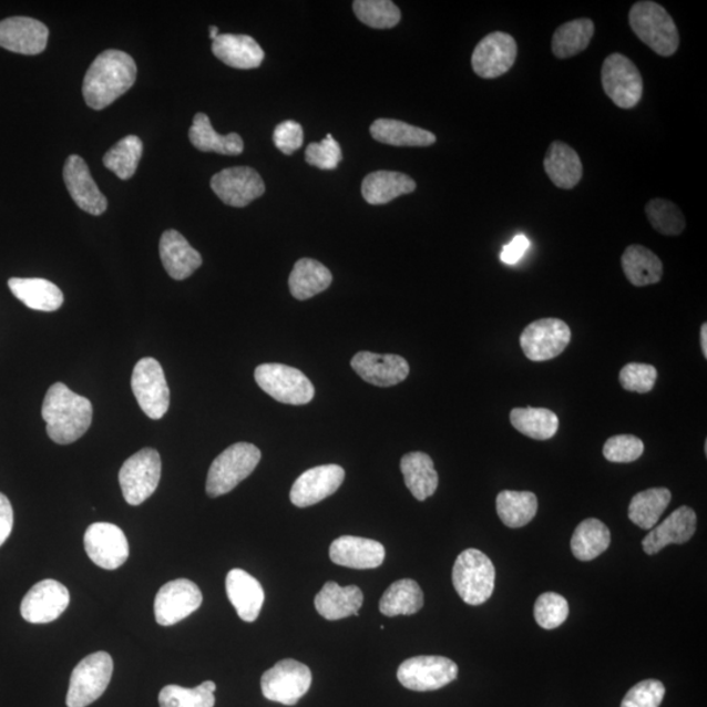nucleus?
Returning <instances> with one entry per match:
<instances>
[{
    "mask_svg": "<svg viewBox=\"0 0 707 707\" xmlns=\"http://www.w3.org/2000/svg\"><path fill=\"white\" fill-rule=\"evenodd\" d=\"M113 675L112 656L99 652L85 656L72 670L66 697L68 707H86L95 703L110 685Z\"/></svg>",
    "mask_w": 707,
    "mask_h": 707,
    "instance_id": "7",
    "label": "nucleus"
},
{
    "mask_svg": "<svg viewBox=\"0 0 707 707\" xmlns=\"http://www.w3.org/2000/svg\"><path fill=\"white\" fill-rule=\"evenodd\" d=\"M423 607V593L413 580H400L380 598L379 609L387 617L416 615Z\"/></svg>",
    "mask_w": 707,
    "mask_h": 707,
    "instance_id": "37",
    "label": "nucleus"
},
{
    "mask_svg": "<svg viewBox=\"0 0 707 707\" xmlns=\"http://www.w3.org/2000/svg\"><path fill=\"white\" fill-rule=\"evenodd\" d=\"M341 161V146L330 134L320 143L309 144L306 150V162L319 170L334 171Z\"/></svg>",
    "mask_w": 707,
    "mask_h": 707,
    "instance_id": "50",
    "label": "nucleus"
},
{
    "mask_svg": "<svg viewBox=\"0 0 707 707\" xmlns=\"http://www.w3.org/2000/svg\"><path fill=\"white\" fill-rule=\"evenodd\" d=\"M132 388L140 408L151 420H161L170 409L171 393L161 363L143 358L135 365Z\"/></svg>",
    "mask_w": 707,
    "mask_h": 707,
    "instance_id": "10",
    "label": "nucleus"
},
{
    "mask_svg": "<svg viewBox=\"0 0 707 707\" xmlns=\"http://www.w3.org/2000/svg\"><path fill=\"white\" fill-rule=\"evenodd\" d=\"M49 29L41 21L13 17L0 21V48L9 52L38 55L47 49Z\"/></svg>",
    "mask_w": 707,
    "mask_h": 707,
    "instance_id": "21",
    "label": "nucleus"
},
{
    "mask_svg": "<svg viewBox=\"0 0 707 707\" xmlns=\"http://www.w3.org/2000/svg\"><path fill=\"white\" fill-rule=\"evenodd\" d=\"M363 593L357 586L341 587L328 582L315 597V607L319 615L329 622L358 616L363 604Z\"/></svg>",
    "mask_w": 707,
    "mask_h": 707,
    "instance_id": "28",
    "label": "nucleus"
},
{
    "mask_svg": "<svg viewBox=\"0 0 707 707\" xmlns=\"http://www.w3.org/2000/svg\"><path fill=\"white\" fill-rule=\"evenodd\" d=\"M701 349L704 354V358H707V324H703L701 327Z\"/></svg>",
    "mask_w": 707,
    "mask_h": 707,
    "instance_id": "55",
    "label": "nucleus"
},
{
    "mask_svg": "<svg viewBox=\"0 0 707 707\" xmlns=\"http://www.w3.org/2000/svg\"><path fill=\"white\" fill-rule=\"evenodd\" d=\"M255 379L264 392L287 406H306L315 397V387L305 373L286 365L258 366Z\"/></svg>",
    "mask_w": 707,
    "mask_h": 707,
    "instance_id": "6",
    "label": "nucleus"
},
{
    "mask_svg": "<svg viewBox=\"0 0 707 707\" xmlns=\"http://www.w3.org/2000/svg\"><path fill=\"white\" fill-rule=\"evenodd\" d=\"M136 81L132 55L110 49L96 57L84 76L83 98L95 111H103L124 95Z\"/></svg>",
    "mask_w": 707,
    "mask_h": 707,
    "instance_id": "1",
    "label": "nucleus"
},
{
    "mask_svg": "<svg viewBox=\"0 0 707 707\" xmlns=\"http://www.w3.org/2000/svg\"><path fill=\"white\" fill-rule=\"evenodd\" d=\"M697 529V515L694 509L682 506L673 512L665 522L655 525L642 541L646 554H656L670 544H685L694 537Z\"/></svg>",
    "mask_w": 707,
    "mask_h": 707,
    "instance_id": "24",
    "label": "nucleus"
},
{
    "mask_svg": "<svg viewBox=\"0 0 707 707\" xmlns=\"http://www.w3.org/2000/svg\"><path fill=\"white\" fill-rule=\"evenodd\" d=\"M162 478L161 454L153 449H143L122 465L119 480L125 501L140 506L155 493Z\"/></svg>",
    "mask_w": 707,
    "mask_h": 707,
    "instance_id": "8",
    "label": "nucleus"
},
{
    "mask_svg": "<svg viewBox=\"0 0 707 707\" xmlns=\"http://www.w3.org/2000/svg\"><path fill=\"white\" fill-rule=\"evenodd\" d=\"M164 269L176 280L189 278L202 265L199 252L176 229H168L161 237L158 244Z\"/></svg>",
    "mask_w": 707,
    "mask_h": 707,
    "instance_id": "26",
    "label": "nucleus"
},
{
    "mask_svg": "<svg viewBox=\"0 0 707 707\" xmlns=\"http://www.w3.org/2000/svg\"><path fill=\"white\" fill-rule=\"evenodd\" d=\"M63 180L71 198L83 212L95 216L106 212L107 199L100 192L83 157L79 155L68 157L64 163Z\"/></svg>",
    "mask_w": 707,
    "mask_h": 707,
    "instance_id": "20",
    "label": "nucleus"
},
{
    "mask_svg": "<svg viewBox=\"0 0 707 707\" xmlns=\"http://www.w3.org/2000/svg\"><path fill=\"white\" fill-rule=\"evenodd\" d=\"M645 444L634 436H615L605 442L604 458L611 463H633L644 454Z\"/></svg>",
    "mask_w": 707,
    "mask_h": 707,
    "instance_id": "48",
    "label": "nucleus"
},
{
    "mask_svg": "<svg viewBox=\"0 0 707 707\" xmlns=\"http://www.w3.org/2000/svg\"><path fill=\"white\" fill-rule=\"evenodd\" d=\"M47 432L57 444H71L81 439L92 423V403L63 382L49 388L42 403Z\"/></svg>",
    "mask_w": 707,
    "mask_h": 707,
    "instance_id": "2",
    "label": "nucleus"
},
{
    "mask_svg": "<svg viewBox=\"0 0 707 707\" xmlns=\"http://www.w3.org/2000/svg\"><path fill=\"white\" fill-rule=\"evenodd\" d=\"M143 155V143L136 135H127L115 143L103 158L105 167L121 180H129L135 175Z\"/></svg>",
    "mask_w": 707,
    "mask_h": 707,
    "instance_id": "43",
    "label": "nucleus"
},
{
    "mask_svg": "<svg viewBox=\"0 0 707 707\" xmlns=\"http://www.w3.org/2000/svg\"><path fill=\"white\" fill-rule=\"evenodd\" d=\"M518 45L509 33L493 32L483 38L472 54V68L483 79H495L514 66Z\"/></svg>",
    "mask_w": 707,
    "mask_h": 707,
    "instance_id": "18",
    "label": "nucleus"
},
{
    "mask_svg": "<svg viewBox=\"0 0 707 707\" xmlns=\"http://www.w3.org/2000/svg\"><path fill=\"white\" fill-rule=\"evenodd\" d=\"M458 675L457 663L444 656H414L397 670L402 687L414 691L438 690L457 680Z\"/></svg>",
    "mask_w": 707,
    "mask_h": 707,
    "instance_id": "12",
    "label": "nucleus"
},
{
    "mask_svg": "<svg viewBox=\"0 0 707 707\" xmlns=\"http://www.w3.org/2000/svg\"><path fill=\"white\" fill-rule=\"evenodd\" d=\"M568 603L564 596L545 593L539 596L535 604L536 623L546 631H553L566 622Z\"/></svg>",
    "mask_w": 707,
    "mask_h": 707,
    "instance_id": "47",
    "label": "nucleus"
},
{
    "mask_svg": "<svg viewBox=\"0 0 707 707\" xmlns=\"http://www.w3.org/2000/svg\"><path fill=\"white\" fill-rule=\"evenodd\" d=\"M204 601L196 583L176 580L164 584L155 597L156 623L162 626L176 625L196 612Z\"/></svg>",
    "mask_w": 707,
    "mask_h": 707,
    "instance_id": "14",
    "label": "nucleus"
},
{
    "mask_svg": "<svg viewBox=\"0 0 707 707\" xmlns=\"http://www.w3.org/2000/svg\"><path fill=\"white\" fill-rule=\"evenodd\" d=\"M189 140L193 146L202 153L236 156L244 151V142L239 134L221 135L216 133L211 119L205 113L194 115L193 125L189 129Z\"/></svg>",
    "mask_w": 707,
    "mask_h": 707,
    "instance_id": "33",
    "label": "nucleus"
},
{
    "mask_svg": "<svg viewBox=\"0 0 707 707\" xmlns=\"http://www.w3.org/2000/svg\"><path fill=\"white\" fill-rule=\"evenodd\" d=\"M646 215L652 226L665 236L682 235L687 226L680 208L667 199L655 198L648 202Z\"/></svg>",
    "mask_w": 707,
    "mask_h": 707,
    "instance_id": "46",
    "label": "nucleus"
},
{
    "mask_svg": "<svg viewBox=\"0 0 707 707\" xmlns=\"http://www.w3.org/2000/svg\"><path fill=\"white\" fill-rule=\"evenodd\" d=\"M312 685V673L306 665L285 659L266 670L262 677V689L269 701L294 706L307 695Z\"/></svg>",
    "mask_w": 707,
    "mask_h": 707,
    "instance_id": "9",
    "label": "nucleus"
},
{
    "mask_svg": "<svg viewBox=\"0 0 707 707\" xmlns=\"http://www.w3.org/2000/svg\"><path fill=\"white\" fill-rule=\"evenodd\" d=\"M262 460V451L250 443H236L213 461L207 474L206 493L216 498L228 494L249 478Z\"/></svg>",
    "mask_w": 707,
    "mask_h": 707,
    "instance_id": "4",
    "label": "nucleus"
},
{
    "mask_svg": "<svg viewBox=\"0 0 707 707\" xmlns=\"http://www.w3.org/2000/svg\"><path fill=\"white\" fill-rule=\"evenodd\" d=\"M70 593L66 586L54 580L35 583L21 602V616L27 623L49 624L68 609Z\"/></svg>",
    "mask_w": 707,
    "mask_h": 707,
    "instance_id": "16",
    "label": "nucleus"
},
{
    "mask_svg": "<svg viewBox=\"0 0 707 707\" xmlns=\"http://www.w3.org/2000/svg\"><path fill=\"white\" fill-rule=\"evenodd\" d=\"M212 189L222 202L233 207H245L265 193L259 173L249 167L223 170L212 178Z\"/></svg>",
    "mask_w": 707,
    "mask_h": 707,
    "instance_id": "17",
    "label": "nucleus"
},
{
    "mask_svg": "<svg viewBox=\"0 0 707 707\" xmlns=\"http://www.w3.org/2000/svg\"><path fill=\"white\" fill-rule=\"evenodd\" d=\"M403 481L416 500L426 501L434 495L439 485V475L434 461L428 453L410 452L401 459Z\"/></svg>",
    "mask_w": 707,
    "mask_h": 707,
    "instance_id": "32",
    "label": "nucleus"
},
{
    "mask_svg": "<svg viewBox=\"0 0 707 707\" xmlns=\"http://www.w3.org/2000/svg\"><path fill=\"white\" fill-rule=\"evenodd\" d=\"M665 695V685L659 680H644L627 691L622 707H660Z\"/></svg>",
    "mask_w": 707,
    "mask_h": 707,
    "instance_id": "51",
    "label": "nucleus"
},
{
    "mask_svg": "<svg viewBox=\"0 0 707 707\" xmlns=\"http://www.w3.org/2000/svg\"><path fill=\"white\" fill-rule=\"evenodd\" d=\"M537 496L531 492L503 490L496 496V512L504 525L522 529L537 514Z\"/></svg>",
    "mask_w": 707,
    "mask_h": 707,
    "instance_id": "39",
    "label": "nucleus"
},
{
    "mask_svg": "<svg viewBox=\"0 0 707 707\" xmlns=\"http://www.w3.org/2000/svg\"><path fill=\"white\" fill-rule=\"evenodd\" d=\"M226 591L230 604L243 622H256L265 601L262 583L244 570L234 568L227 574Z\"/></svg>",
    "mask_w": 707,
    "mask_h": 707,
    "instance_id": "25",
    "label": "nucleus"
},
{
    "mask_svg": "<svg viewBox=\"0 0 707 707\" xmlns=\"http://www.w3.org/2000/svg\"><path fill=\"white\" fill-rule=\"evenodd\" d=\"M595 24L590 19H576L561 25L553 34V54L560 60L584 52L593 40Z\"/></svg>",
    "mask_w": 707,
    "mask_h": 707,
    "instance_id": "41",
    "label": "nucleus"
},
{
    "mask_svg": "<svg viewBox=\"0 0 707 707\" xmlns=\"http://www.w3.org/2000/svg\"><path fill=\"white\" fill-rule=\"evenodd\" d=\"M544 168L552 183L561 189H573L583 176L581 157L568 144L555 141L547 148Z\"/></svg>",
    "mask_w": 707,
    "mask_h": 707,
    "instance_id": "30",
    "label": "nucleus"
},
{
    "mask_svg": "<svg viewBox=\"0 0 707 707\" xmlns=\"http://www.w3.org/2000/svg\"><path fill=\"white\" fill-rule=\"evenodd\" d=\"M602 84L605 95L622 110L637 106L644 93V81L636 64L618 53L611 54L604 61Z\"/></svg>",
    "mask_w": 707,
    "mask_h": 707,
    "instance_id": "11",
    "label": "nucleus"
},
{
    "mask_svg": "<svg viewBox=\"0 0 707 707\" xmlns=\"http://www.w3.org/2000/svg\"><path fill=\"white\" fill-rule=\"evenodd\" d=\"M609 545L608 526L597 519H586L574 531L572 552L576 560L593 561L607 551Z\"/></svg>",
    "mask_w": 707,
    "mask_h": 707,
    "instance_id": "40",
    "label": "nucleus"
},
{
    "mask_svg": "<svg viewBox=\"0 0 707 707\" xmlns=\"http://www.w3.org/2000/svg\"><path fill=\"white\" fill-rule=\"evenodd\" d=\"M86 555L93 564L105 570H115L129 559V543L120 526L112 523H95L84 535Z\"/></svg>",
    "mask_w": 707,
    "mask_h": 707,
    "instance_id": "15",
    "label": "nucleus"
},
{
    "mask_svg": "<svg viewBox=\"0 0 707 707\" xmlns=\"http://www.w3.org/2000/svg\"><path fill=\"white\" fill-rule=\"evenodd\" d=\"M212 50L219 61L239 70L257 69L265 58L263 48L247 34H219Z\"/></svg>",
    "mask_w": 707,
    "mask_h": 707,
    "instance_id": "27",
    "label": "nucleus"
},
{
    "mask_svg": "<svg viewBox=\"0 0 707 707\" xmlns=\"http://www.w3.org/2000/svg\"><path fill=\"white\" fill-rule=\"evenodd\" d=\"M329 557L338 566L357 570L377 568L386 560V547L379 541L342 536L331 543Z\"/></svg>",
    "mask_w": 707,
    "mask_h": 707,
    "instance_id": "23",
    "label": "nucleus"
},
{
    "mask_svg": "<svg viewBox=\"0 0 707 707\" xmlns=\"http://www.w3.org/2000/svg\"><path fill=\"white\" fill-rule=\"evenodd\" d=\"M572 341V330L560 319H540L530 324L521 336L524 356L532 362H546L561 356Z\"/></svg>",
    "mask_w": 707,
    "mask_h": 707,
    "instance_id": "13",
    "label": "nucleus"
},
{
    "mask_svg": "<svg viewBox=\"0 0 707 707\" xmlns=\"http://www.w3.org/2000/svg\"><path fill=\"white\" fill-rule=\"evenodd\" d=\"M216 684L205 682L197 688H184L178 685H167L158 695L161 707H214Z\"/></svg>",
    "mask_w": 707,
    "mask_h": 707,
    "instance_id": "44",
    "label": "nucleus"
},
{
    "mask_svg": "<svg viewBox=\"0 0 707 707\" xmlns=\"http://www.w3.org/2000/svg\"><path fill=\"white\" fill-rule=\"evenodd\" d=\"M370 132L375 141L396 147H429L437 142V136L429 130L397 120L379 119Z\"/></svg>",
    "mask_w": 707,
    "mask_h": 707,
    "instance_id": "34",
    "label": "nucleus"
},
{
    "mask_svg": "<svg viewBox=\"0 0 707 707\" xmlns=\"http://www.w3.org/2000/svg\"><path fill=\"white\" fill-rule=\"evenodd\" d=\"M351 367L365 381L382 388L400 385L410 372L407 359L396 354L360 351L351 359Z\"/></svg>",
    "mask_w": 707,
    "mask_h": 707,
    "instance_id": "22",
    "label": "nucleus"
},
{
    "mask_svg": "<svg viewBox=\"0 0 707 707\" xmlns=\"http://www.w3.org/2000/svg\"><path fill=\"white\" fill-rule=\"evenodd\" d=\"M334 276L321 263L312 258H301L295 264L288 278V286L295 299L307 300L327 290Z\"/></svg>",
    "mask_w": 707,
    "mask_h": 707,
    "instance_id": "35",
    "label": "nucleus"
},
{
    "mask_svg": "<svg viewBox=\"0 0 707 707\" xmlns=\"http://www.w3.org/2000/svg\"><path fill=\"white\" fill-rule=\"evenodd\" d=\"M13 529L12 504L4 494L0 493V546L10 537Z\"/></svg>",
    "mask_w": 707,
    "mask_h": 707,
    "instance_id": "53",
    "label": "nucleus"
},
{
    "mask_svg": "<svg viewBox=\"0 0 707 707\" xmlns=\"http://www.w3.org/2000/svg\"><path fill=\"white\" fill-rule=\"evenodd\" d=\"M510 421L523 436L535 440L552 439L559 431V417L544 408H515L511 410Z\"/></svg>",
    "mask_w": 707,
    "mask_h": 707,
    "instance_id": "42",
    "label": "nucleus"
},
{
    "mask_svg": "<svg viewBox=\"0 0 707 707\" xmlns=\"http://www.w3.org/2000/svg\"><path fill=\"white\" fill-rule=\"evenodd\" d=\"M618 379L626 391L645 395L653 391L658 370L652 365L629 363L619 372Z\"/></svg>",
    "mask_w": 707,
    "mask_h": 707,
    "instance_id": "49",
    "label": "nucleus"
},
{
    "mask_svg": "<svg viewBox=\"0 0 707 707\" xmlns=\"http://www.w3.org/2000/svg\"><path fill=\"white\" fill-rule=\"evenodd\" d=\"M352 10L363 24L375 29L393 28L401 20L399 7L391 0H357Z\"/></svg>",
    "mask_w": 707,
    "mask_h": 707,
    "instance_id": "45",
    "label": "nucleus"
},
{
    "mask_svg": "<svg viewBox=\"0 0 707 707\" xmlns=\"http://www.w3.org/2000/svg\"><path fill=\"white\" fill-rule=\"evenodd\" d=\"M670 500H673V494L667 488L647 489L633 496L627 516L639 529L650 531L660 521Z\"/></svg>",
    "mask_w": 707,
    "mask_h": 707,
    "instance_id": "38",
    "label": "nucleus"
},
{
    "mask_svg": "<svg viewBox=\"0 0 707 707\" xmlns=\"http://www.w3.org/2000/svg\"><path fill=\"white\" fill-rule=\"evenodd\" d=\"M273 141L280 153L293 155L303 146L305 133H303V127L298 122L285 121L274 130Z\"/></svg>",
    "mask_w": 707,
    "mask_h": 707,
    "instance_id": "52",
    "label": "nucleus"
},
{
    "mask_svg": "<svg viewBox=\"0 0 707 707\" xmlns=\"http://www.w3.org/2000/svg\"><path fill=\"white\" fill-rule=\"evenodd\" d=\"M208 31H211V39L214 41L216 38H218L219 35V29L218 27H211V29H208Z\"/></svg>",
    "mask_w": 707,
    "mask_h": 707,
    "instance_id": "56",
    "label": "nucleus"
},
{
    "mask_svg": "<svg viewBox=\"0 0 707 707\" xmlns=\"http://www.w3.org/2000/svg\"><path fill=\"white\" fill-rule=\"evenodd\" d=\"M530 248V240L524 235H518L514 240L504 247L502 250V263L508 265H514L521 259L526 249Z\"/></svg>",
    "mask_w": 707,
    "mask_h": 707,
    "instance_id": "54",
    "label": "nucleus"
},
{
    "mask_svg": "<svg viewBox=\"0 0 707 707\" xmlns=\"http://www.w3.org/2000/svg\"><path fill=\"white\" fill-rule=\"evenodd\" d=\"M345 480L344 468L336 464L308 469L295 481L290 500L295 506L305 509L314 506L328 496L334 495Z\"/></svg>",
    "mask_w": 707,
    "mask_h": 707,
    "instance_id": "19",
    "label": "nucleus"
},
{
    "mask_svg": "<svg viewBox=\"0 0 707 707\" xmlns=\"http://www.w3.org/2000/svg\"><path fill=\"white\" fill-rule=\"evenodd\" d=\"M622 265L627 280L637 287L658 284L663 277L660 258L644 245L634 244L627 247Z\"/></svg>",
    "mask_w": 707,
    "mask_h": 707,
    "instance_id": "36",
    "label": "nucleus"
},
{
    "mask_svg": "<svg viewBox=\"0 0 707 707\" xmlns=\"http://www.w3.org/2000/svg\"><path fill=\"white\" fill-rule=\"evenodd\" d=\"M629 23L637 38L656 54L670 57L679 49V31L665 7L650 0L637 2L629 12Z\"/></svg>",
    "mask_w": 707,
    "mask_h": 707,
    "instance_id": "3",
    "label": "nucleus"
},
{
    "mask_svg": "<svg viewBox=\"0 0 707 707\" xmlns=\"http://www.w3.org/2000/svg\"><path fill=\"white\" fill-rule=\"evenodd\" d=\"M417 184L401 172L377 171L367 175L362 183V196L370 205H386L403 194L413 193Z\"/></svg>",
    "mask_w": 707,
    "mask_h": 707,
    "instance_id": "31",
    "label": "nucleus"
},
{
    "mask_svg": "<svg viewBox=\"0 0 707 707\" xmlns=\"http://www.w3.org/2000/svg\"><path fill=\"white\" fill-rule=\"evenodd\" d=\"M453 587L469 605H481L494 593L495 567L486 554L467 550L459 554L452 570Z\"/></svg>",
    "mask_w": 707,
    "mask_h": 707,
    "instance_id": "5",
    "label": "nucleus"
},
{
    "mask_svg": "<svg viewBox=\"0 0 707 707\" xmlns=\"http://www.w3.org/2000/svg\"><path fill=\"white\" fill-rule=\"evenodd\" d=\"M9 287L14 298L34 311L54 312L63 305L61 288L48 279L11 278Z\"/></svg>",
    "mask_w": 707,
    "mask_h": 707,
    "instance_id": "29",
    "label": "nucleus"
}]
</instances>
